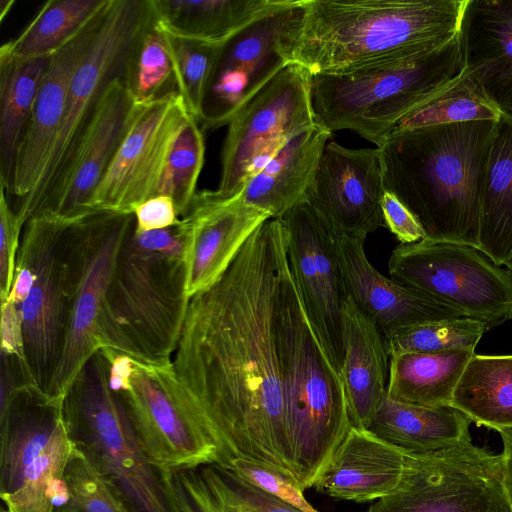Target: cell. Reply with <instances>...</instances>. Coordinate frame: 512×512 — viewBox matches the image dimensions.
<instances>
[{
	"instance_id": "cell-1",
	"label": "cell",
	"mask_w": 512,
	"mask_h": 512,
	"mask_svg": "<svg viewBox=\"0 0 512 512\" xmlns=\"http://www.w3.org/2000/svg\"><path fill=\"white\" fill-rule=\"evenodd\" d=\"M287 267L285 229L269 218L220 279L190 299L172 363L213 431L224 467L246 458L294 477L275 330Z\"/></svg>"
},
{
	"instance_id": "cell-2",
	"label": "cell",
	"mask_w": 512,
	"mask_h": 512,
	"mask_svg": "<svg viewBox=\"0 0 512 512\" xmlns=\"http://www.w3.org/2000/svg\"><path fill=\"white\" fill-rule=\"evenodd\" d=\"M497 121L399 131L377 147L385 189L418 218L426 238L477 249L482 193Z\"/></svg>"
},
{
	"instance_id": "cell-3",
	"label": "cell",
	"mask_w": 512,
	"mask_h": 512,
	"mask_svg": "<svg viewBox=\"0 0 512 512\" xmlns=\"http://www.w3.org/2000/svg\"><path fill=\"white\" fill-rule=\"evenodd\" d=\"M468 0H304L292 63L347 71L435 50L460 31Z\"/></svg>"
},
{
	"instance_id": "cell-4",
	"label": "cell",
	"mask_w": 512,
	"mask_h": 512,
	"mask_svg": "<svg viewBox=\"0 0 512 512\" xmlns=\"http://www.w3.org/2000/svg\"><path fill=\"white\" fill-rule=\"evenodd\" d=\"M185 230L139 231L124 241L107 296L108 348L148 364L172 362L190 298Z\"/></svg>"
},
{
	"instance_id": "cell-5",
	"label": "cell",
	"mask_w": 512,
	"mask_h": 512,
	"mask_svg": "<svg viewBox=\"0 0 512 512\" xmlns=\"http://www.w3.org/2000/svg\"><path fill=\"white\" fill-rule=\"evenodd\" d=\"M285 421L293 476L314 486L351 428L344 387L303 310L289 266L275 311Z\"/></svg>"
},
{
	"instance_id": "cell-6",
	"label": "cell",
	"mask_w": 512,
	"mask_h": 512,
	"mask_svg": "<svg viewBox=\"0 0 512 512\" xmlns=\"http://www.w3.org/2000/svg\"><path fill=\"white\" fill-rule=\"evenodd\" d=\"M463 72L458 33L429 52L313 75V109L331 133L350 130L378 147L404 116Z\"/></svg>"
},
{
	"instance_id": "cell-7",
	"label": "cell",
	"mask_w": 512,
	"mask_h": 512,
	"mask_svg": "<svg viewBox=\"0 0 512 512\" xmlns=\"http://www.w3.org/2000/svg\"><path fill=\"white\" fill-rule=\"evenodd\" d=\"M62 411L77 447L134 512H182L173 477L150 462L111 388L108 361L101 350L75 377Z\"/></svg>"
},
{
	"instance_id": "cell-8",
	"label": "cell",
	"mask_w": 512,
	"mask_h": 512,
	"mask_svg": "<svg viewBox=\"0 0 512 512\" xmlns=\"http://www.w3.org/2000/svg\"><path fill=\"white\" fill-rule=\"evenodd\" d=\"M101 351L108 361L110 386L156 468L173 477L203 466H224L221 447L172 362L148 364L112 349Z\"/></svg>"
},
{
	"instance_id": "cell-9",
	"label": "cell",
	"mask_w": 512,
	"mask_h": 512,
	"mask_svg": "<svg viewBox=\"0 0 512 512\" xmlns=\"http://www.w3.org/2000/svg\"><path fill=\"white\" fill-rule=\"evenodd\" d=\"M134 214L97 212L69 224L64 243L67 320L61 355L45 402L62 408L79 371L108 348L107 296L120 249Z\"/></svg>"
},
{
	"instance_id": "cell-10",
	"label": "cell",
	"mask_w": 512,
	"mask_h": 512,
	"mask_svg": "<svg viewBox=\"0 0 512 512\" xmlns=\"http://www.w3.org/2000/svg\"><path fill=\"white\" fill-rule=\"evenodd\" d=\"M0 496L7 512H54L77 445L62 408L22 392L0 414Z\"/></svg>"
},
{
	"instance_id": "cell-11",
	"label": "cell",
	"mask_w": 512,
	"mask_h": 512,
	"mask_svg": "<svg viewBox=\"0 0 512 512\" xmlns=\"http://www.w3.org/2000/svg\"><path fill=\"white\" fill-rule=\"evenodd\" d=\"M395 281L484 322L488 330L512 319V273L476 248L425 238L393 249Z\"/></svg>"
},
{
	"instance_id": "cell-12",
	"label": "cell",
	"mask_w": 512,
	"mask_h": 512,
	"mask_svg": "<svg viewBox=\"0 0 512 512\" xmlns=\"http://www.w3.org/2000/svg\"><path fill=\"white\" fill-rule=\"evenodd\" d=\"M406 455L398 487L366 512H511L503 461L466 439Z\"/></svg>"
},
{
	"instance_id": "cell-13",
	"label": "cell",
	"mask_w": 512,
	"mask_h": 512,
	"mask_svg": "<svg viewBox=\"0 0 512 512\" xmlns=\"http://www.w3.org/2000/svg\"><path fill=\"white\" fill-rule=\"evenodd\" d=\"M318 123L312 103V75L290 63L231 118L215 191L229 199L294 136Z\"/></svg>"
},
{
	"instance_id": "cell-14",
	"label": "cell",
	"mask_w": 512,
	"mask_h": 512,
	"mask_svg": "<svg viewBox=\"0 0 512 512\" xmlns=\"http://www.w3.org/2000/svg\"><path fill=\"white\" fill-rule=\"evenodd\" d=\"M146 15L147 0H110L97 38L72 78L42 180L32 197L16 210L24 225L57 185L108 84L123 78L130 47Z\"/></svg>"
},
{
	"instance_id": "cell-15",
	"label": "cell",
	"mask_w": 512,
	"mask_h": 512,
	"mask_svg": "<svg viewBox=\"0 0 512 512\" xmlns=\"http://www.w3.org/2000/svg\"><path fill=\"white\" fill-rule=\"evenodd\" d=\"M70 223L49 214L31 217L24 225L16 261L35 273L30 292L19 307L28 367L35 388L44 400L65 338L64 243Z\"/></svg>"
},
{
	"instance_id": "cell-16",
	"label": "cell",
	"mask_w": 512,
	"mask_h": 512,
	"mask_svg": "<svg viewBox=\"0 0 512 512\" xmlns=\"http://www.w3.org/2000/svg\"><path fill=\"white\" fill-rule=\"evenodd\" d=\"M304 12V0H291L221 46L204 102V128L228 124L246 102L292 63Z\"/></svg>"
},
{
	"instance_id": "cell-17",
	"label": "cell",
	"mask_w": 512,
	"mask_h": 512,
	"mask_svg": "<svg viewBox=\"0 0 512 512\" xmlns=\"http://www.w3.org/2000/svg\"><path fill=\"white\" fill-rule=\"evenodd\" d=\"M286 233L288 266L303 310L329 361L340 375L342 305L347 297L336 234L304 199L279 218Z\"/></svg>"
},
{
	"instance_id": "cell-18",
	"label": "cell",
	"mask_w": 512,
	"mask_h": 512,
	"mask_svg": "<svg viewBox=\"0 0 512 512\" xmlns=\"http://www.w3.org/2000/svg\"><path fill=\"white\" fill-rule=\"evenodd\" d=\"M190 117L177 91L138 104L87 212L133 214L139 204L156 196L170 150Z\"/></svg>"
},
{
	"instance_id": "cell-19",
	"label": "cell",
	"mask_w": 512,
	"mask_h": 512,
	"mask_svg": "<svg viewBox=\"0 0 512 512\" xmlns=\"http://www.w3.org/2000/svg\"><path fill=\"white\" fill-rule=\"evenodd\" d=\"M386 189L380 151L327 143L304 200L339 236L366 239L384 226Z\"/></svg>"
},
{
	"instance_id": "cell-20",
	"label": "cell",
	"mask_w": 512,
	"mask_h": 512,
	"mask_svg": "<svg viewBox=\"0 0 512 512\" xmlns=\"http://www.w3.org/2000/svg\"><path fill=\"white\" fill-rule=\"evenodd\" d=\"M138 104L123 78L111 81L100 97L57 185L34 215L76 221L110 166Z\"/></svg>"
},
{
	"instance_id": "cell-21",
	"label": "cell",
	"mask_w": 512,
	"mask_h": 512,
	"mask_svg": "<svg viewBox=\"0 0 512 512\" xmlns=\"http://www.w3.org/2000/svg\"><path fill=\"white\" fill-rule=\"evenodd\" d=\"M107 5L49 57L33 113L16 159L10 194L18 206L37 190L60 130L72 78L94 44Z\"/></svg>"
},
{
	"instance_id": "cell-22",
	"label": "cell",
	"mask_w": 512,
	"mask_h": 512,
	"mask_svg": "<svg viewBox=\"0 0 512 512\" xmlns=\"http://www.w3.org/2000/svg\"><path fill=\"white\" fill-rule=\"evenodd\" d=\"M269 218L265 212L243 203L238 195L224 199L215 191L196 193L181 218L186 239L188 297L214 285L250 235Z\"/></svg>"
},
{
	"instance_id": "cell-23",
	"label": "cell",
	"mask_w": 512,
	"mask_h": 512,
	"mask_svg": "<svg viewBox=\"0 0 512 512\" xmlns=\"http://www.w3.org/2000/svg\"><path fill=\"white\" fill-rule=\"evenodd\" d=\"M364 238L336 235V251L347 296L386 337L418 323L464 317L452 307L381 274L370 263Z\"/></svg>"
},
{
	"instance_id": "cell-24",
	"label": "cell",
	"mask_w": 512,
	"mask_h": 512,
	"mask_svg": "<svg viewBox=\"0 0 512 512\" xmlns=\"http://www.w3.org/2000/svg\"><path fill=\"white\" fill-rule=\"evenodd\" d=\"M459 39L465 73L512 118V0H468Z\"/></svg>"
},
{
	"instance_id": "cell-25",
	"label": "cell",
	"mask_w": 512,
	"mask_h": 512,
	"mask_svg": "<svg viewBox=\"0 0 512 512\" xmlns=\"http://www.w3.org/2000/svg\"><path fill=\"white\" fill-rule=\"evenodd\" d=\"M405 461V453L370 430L351 427L313 487L338 500H379L398 487Z\"/></svg>"
},
{
	"instance_id": "cell-26",
	"label": "cell",
	"mask_w": 512,
	"mask_h": 512,
	"mask_svg": "<svg viewBox=\"0 0 512 512\" xmlns=\"http://www.w3.org/2000/svg\"><path fill=\"white\" fill-rule=\"evenodd\" d=\"M340 377L351 427L368 429L387 394L390 355L378 326L347 296L342 305Z\"/></svg>"
},
{
	"instance_id": "cell-27",
	"label": "cell",
	"mask_w": 512,
	"mask_h": 512,
	"mask_svg": "<svg viewBox=\"0 0 512 512\" xmlns=\"http://www.w3.org/2000/svg\"><path fill=\"white\" fill-rule=\"evenodd\" d=\"M331 135L317 123L294 136L246 183L239 199L281 218L304 199Z\"/></svg>"
},
{
	"instance_id": "cell-28",
	"label": "cell",
	"mask_w": 512,
	"mask_h": 512,
	"mask_svg": "<svg viewBox=\"0 0 512 512\" xmlns=\"http://www.w3.org/2000/svg\"><path fill=\"white\" fill-rule=\"evenodd\" d=\"M159 27L172 36L223 45L252 22L291 0H147Z\"/></svg>"
},
{
	"instance_id": "cell-29",
	"label": "cell",
	"mask_w": 512,
	"mask_h": 512,
	"mask_svg": "<svg viewBox=\"0 0 512 512\" xmlns=\"http://www.w3.org/2000/svg\"><path fill=\"white\" fill-rule=\"evenodd\" d=\"M470 423L466 415L452 406L422 407L386 394L368 430L405 454L424 453L471 438Z\"/></svg>"
},
{
	"instance_id": "cell-30",
	"label": "cell",
	"mask_w": 512,
	"mask_h": 512,
	"mask_svg": "<svg viewBox=\"0 0 512 512\" xmlns=\"http://www.w3.org/2000/svg\"><path fill=\"white\" fill-rule=\"evenodd\" d=\"M477 250L497 266L512 258V118L501 115L482 193Z\"/></svg>"
},
{
	"instance_id": "cell-31",
	"label": "cell",
	"mask_w": 512,
	"mask_h": 512,
	"mask_svg": "<svg viewBox=\"0 0 512 512\" xmlns=\"http://www.w3.org/2000/svg\"><path fill=\"white\" fill-rule=\"evenodd\" d=\"M49 57L23 60L0 49V184L7 194Z\"/></svg>"
},
{
	"instance_id": "cell-32",
	"label": "cell",
	"mask_w": 512,
	"mask_h": 512,
	"mask_svg": "<svg viewBox=\"0 0 512 512\" xmlns=\"http://www.w3.org/2000/svg\"><path fill=\"white\" fill-rule=\"evenodd\" d=\"M172 481L182 512H303L219 465L179 472Z\"/></svg>"
},
{
	"instance_id": "cell-33",
	"label": "cell",
	"mask_w": 512,
	"mask_h": 512,
	"mask_svg": "<svg viewBox=\"0 0 512 512\" xmlns=\"http://www.w3.org/2000/svg\"><path fill=\"white\" fill-rule=\"evenodd\" d=\"M474 354L453 350L392 355L387 395L422 407L451 406L456 386Z\"/></svg>"
},
{
	"instance_id": "cell-34",
	"label": "cell",
	"mask_w": 512,
	"mask_h": 512,
	"mask_svg": "<svg viewBox=\"0 0 512 512\" xmlns=\"http://www.w3.org/2000/svg\"><path fill=\"white\" fill-rule=\"evenodd\" d=\"M451 406L471 422L493 430L512 428V355L474 354Z\"/></svg>"
},
{
	"instance_id": "cell-35",
	"label": "cell",
	"mask_w": 512,
	"mask_h": 512,
	"mask_svg": "<svg viewBox=\"0 0 512 512\" xmlns=\"http://www.w3.org/2000/svg\"><path fill=\"white\" fill-rule=\"evenodd\" d=\"M109 0H49L27 27L0 49L17 59L50 56L77 33Z\"/></svg>"
},
{
	"instance_id": "cell-36",
	"label": "cell",
	"mask_w": 512,
	"mask_h": 512,
	"mask_svg": "<svg viewBox=\"0 0 512 512\" xmlns=\"http://www.w3.org/2000/svg\"><path fill=\"white\" fill-rule=\"evenodd\" d=\"M123 80L137 104L176 91L166 36L153 18L148 1L147 15L127 56Z\"/></svg>"
},
{
	"instance_id": "cell-37",
	"label": "cell",
	"mask_w": 512,
	"mask_h": 512,
	"mask_svg": "<svg viewBox=\"0 0 512 512\" xmlns=\"http://www.w3.org/2000/svg\"><path fill=\"white\" fill-rule=\"evenodd\" d=\"M500 117V112L464 71L452 83L404 116L392 133L447 123L497 121Z\"/></svg>"
},
{
	"instance_id": "cell-38",
	"label": "cell",
	"mask_w": 512,
	"mask_h": 512,
	"mask_svg": "<svg viewBox=\"0 0 512 512\" xmlns=\"http://www.w3.org/2000/svg\"><path fill=\"white\" fill-rule=\"evenodd\" d=\"M54 512L134 511L77 447L66 468Z\"/></svg>"
},
{
	"instance_id": "cell-39",
	"label": "cell",
	"mask_w": 512,
	"mask_h": 512,
	"mask_svg": "<svg viewBox=\"0 0 512 512\" xmlns=\"http://www.w3.org/2000/svg\"><path fill=\"white\" fill-rule=\"evenodd\" d=\"M487 330L484 322L470 317H459L411 325L385 339L390 356L453 350L474 352Z\"/></svg>"
},
{
	"instance_id": "cell-40",
	"label": "cell",
	"mask_w": 512,
	"mask_h": 512,
	"mask_svg": "<svg viewBox=\"0 0 512 512\" xmlns=\"http://www.w3.org/2000/svg\"><path fill=\"white\" fill-rule=\"evenodd\" d=\"M164 33L172 60L176 91L182 97L189 114L202 122L207 90L222 45Z\"/></svg>"
},
{
	"instance_id": "cell-41",
	"label": "cell",
	"mask_w": 512,
	"mask_h": 512,
	"mask_svg": "<svg viewBox=\"0 0 512 512\" xmlns=\"http://www.w3.org/2000/svg\"><path fill=\"white\" fill-rule=\"evenodd\" d=\"M204 155V136L199 122L191 116L170 150L156 194L171 197L179 216L187 212L197 193Z\"/></svg>"
},
{
	"instance_id": "cell-42",
	"label": "cell",
	"mask_w": 512,
	"mask_h": 512,
	"mask_svg": "<svg viewBox=\"0 0 512 512\" xmlns=\"http://www.w3.org/2000/svg\"><path fill=\"white\" fill-rule=\"evenodd\" d=\"M224 468L303 512H320L305 498L304 490L295 478L275 466L246 458H232Z\"/></svg>"
},
{
	"instance_id": "cell-43",
	"label": "cell",
	"mask_w": 512,
	"mask_h": 512,
	"mask_svg": "<svg viewBox=\"0 0 512 512\" xmlns=\"http://www.w3.org/2000/svg\"><path fill=\"white\" fill-rule=\"evenodd\" d=\"M24 224L10 206L8 194L1 186L0 196V301H5L14 281L16 261Z\"/></svg>"
},
{
	"instance_id": "cell-44",
	"label": "cell",
	"mask_w": 512,
	"mask_h": 512,
	"mask_svg": "<svg viewBox=\"0 0 512 512\" xmlns=\"http://www.w3.org/2000/svg\"><path fill=\"white\" fill-rule=\"evenodd\" d=\"M0 334L1 354L7 356L19 370L27 390L41 397L35 388L25 355L20 307L8 300L1 302Z\"/></svg>"
},
{
	"instance_id": "cell-45",
	"label": "cell",
	"mask_w": 512,
	"mask_h": 512,
	"mask_svg": "<svg viewBox=\"0 0 512 512\" xmlns=\"http://www.w3.org/2000/svg\"><path fill=\"white\" fill-rule=\"evenodd\" d=\"M381 207L384 227L401 244H411L426 238V232L418 218L393 193L385 191Z\"/></svg>"
},
{
	"instance_id": "cell-46",
	"label": "cell",
	"mask_w": 512,
	"mask_h": 512,
	"mask_svg": "<svg viewBox=\"0 0 512 512\" xmlns=\"http://www.w3.org/2000/svg\"><path fill=\"white\" fill-rule=\"evenodd\" d=\"M135 228L139 231L166 229L180 222L173 199L156 195L139 204L134 212Z\"/></svg>"
},
{
	"instance_id": "cell-47",
	"label": "cell",
	"mask_w": 512,
	"mask_h": 512,
	"mask_svg": "<svg viewBox=\"0 0 512 512\" xmlns=\"http://www.w3.org/2000/svg\"><path fill=\"white\" fill-rule=\"evenodd\" d=\"M501 437L503 450V475H504V488L509 501L510 509L512 512V428L501 429L497 431Z\"/></svg>"
},
{
	"instance_id": "cell-48",
	"label": "cell",
	"mask_w": 512,
	"mask_h": 512,
	"mask_svg": "<svg viewBox=\"0 0 512 512\" xmlns=\"http://www.w3.org/2000/svg\"><path fill=\"white\" fill-rule=\"evenodd\" d=\"M14 0H1L0 1V21L2 22L6 14L10 11L14 5Z\"/></svg>"
},
{
	"instance_id": "cell-49",
	"label": "cell",
	"mask_w": 512,
	"mask_h": 512,
	"mask_svg": "<svg viewBox=\"0 0 512 512\" xmlns=\"http://www.w3.org/2000/svg\"><path fill=\"white\" fill-rule=\"evenodd\" d=\"M506 267L508 268V270L512 273V258L511 260L506 264Z\"/></svg>"
},
{
	"instance_id": "cell-50",
	"label": "cell",
	"mask_w": 512,
	"mask_h": 512,
	"mask_svg": "<svg viewBox=\"0 0 512 512\" xmlns=\"http://www.w3.org/2000/svg\"><path fill=\"white\" fill-rule=\"evenodd\" d=\"M1 512H7L4 508L1 510Z\"/></svg>"
}]
</instances>
